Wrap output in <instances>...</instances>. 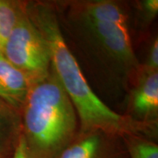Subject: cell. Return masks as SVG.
Returning <instances> with one entry per match:
<instances>
[{
    "mask_svg": "<svg viewBox=\"0 0 158 158\" xmlns=\"http://www.w3.org/2000/svg\"><path fill=\"white\" fill-rule=\"evenodd\" d=\"M25 9L47 41L51 68L78 114L80 133L98 130L123 138L128 135L143 137L155 132V124L116 113L94 94L65 43L56 13L50 6L25 4Z\"/></svg>",
    "mask_w": 158,
    "mask_h": 158,
    "instance_id": "1",
    "label": "cell"
},
{
    "mask_svg": "<svg viewBox=\"0 0 158 158\" xmlns=\"http://www.w3.org/2000/svg\"><path fill=\"white\" fill-rule=\"evenodd\" d=\"M21 114L27 158H57L78 135L76 109L52 68L31 85Z\"/></svg>",
    "mask_w": 158,
    "mask_h": 158,
    "instance_id": "2",
    "label": "cell"
},
{
    "mask_svg": "<svg viewBox=\"0 0 158 158\" xmlns=\"http://www.w3.org/2000/svg\"><path fill=\"white\" fill-rule=\"evenodd\" d=\"M12 64L23 73L31 84L50 74L51 60L47 41L31 21L23 4L17 23L2 51Z\"/></svg>",
    "mask_w": 158,
    "mask_h": 158,
    "instance_id": "3",
    "label": "cell"
},
{
    "mask_svg": "<svg viewBox=\"0 0 158 158\" xmlns=\"http://www.w3.org/2000/svg\"><path fill=\"white\" fill-rule=\"evenodd\" d=\"M83 23L102 50L126 66L137 64L128 27L110 22L82 19Z\"/></svg>",
    "mask_w": 158,
    "mask_h": 158,
    "instance_id": "4",
    "label": "cell"
},
{
    "mask_svg": "<svg viewBox=\"0 0 158 158\" xmlns=\"http://www.w3.org/2000/svg\"><path fill=\"white\" fill-rule=\"evenodd\" d=\"M118 138L98 130L79 133L57 158H122Z\"/></svg>",
    "mask_w": 158,
    "mask_h": 158,
    "instance_id": "5",
    "label": "cell"
},
{
    "mask_svg": "<svg viewBox=\"0 0 158 158\" xmlns=\"http://www.w3.org/2000/svg\"><path fill=\"white\" fill-rule=\"evenodd\" d=\"M131 106L138 121L155 124L158 111L157 71L143 70L132 94Z\"/></svg>",
    "mask_w": 158,
    "mask_h": 158,
    "instance_id": "6",
    "label": "cell"
},
{
    "mask_svg": "<svg viewBox=\"0 0 158 158\" xmlns=\"http://www.w3.org/2000/svg\"><path fill=\"white\" fill-rule=\"evenodd\" d=\"M31 82L0 52V98L21 112Z\"/></svg>",
    "mask_w": 158,
    "mask_h": 158,
    "instance_id": "7",
    "label": "cell"
},
{
    "mask_svg": "<svg viewBox=\"0 0 158 158\" xmlns=\"http://www.w3.org/2000/svg\"><path fill=\"white\" fill-rule=\"evenodd\" d=\"M21 135V114L0 98V158Z\"/></svg>",
    "mask_w": 158,
    "mask_h": 158,
    "instance_id": "8",
    "label": "cell"
},
{
    "mask_svg": "<svg viewBox=\"0 0 158 158\" xmlns=\"http://www.w3.org/2000/svg\"><path fill=\"white\" fill-rule=\"evenodd\" d=\"M80 11L81 19L128 27L127 14L118 4L114 2L97 1L85 3Z\"/></svg>",
    "mask_w": 158,
    "mask_h": 158,
    "instance_id": "9",
    "label": "cell"
},
{
    "mask_svg": "<svg viewBox=\"0 0 158 158\" xmlns=\"http://www.w3.org/2000/svg\"><path fill=\"white\" fill-rule=\"evenodd\" d=\"M23 3L0 0V51L15 28Z\"/></svg>",
    "mask_w": 158,
    "mask_h": 158,
    "instance_id": "10",
    "label": "cell"
},
{
    "mask_svg": "<svg viewBox=\"0 0 158 158\" xmlns=\"http://www.w3.org/2000/svg\"><path fill=\"white\" fill-rule=\"evenodd\" d=\"M130 158H158V146L141 136L128 135L123 138Z\"/></svg>",
    "mask_w": 158,
    "mask_h": 158,
    "instance_id": "11",
    "label": "cell"
},
{
    "mask_svg": "<svg viewBox=\"0 0 158 158\" xmlns=\"http://www.w3.org/2000/svg\"><path fill=\"white\" fill-rule=\"evenodd\" d=\"M158 68V42L157 39L154 41L149 50L144 70L157 71Z\"/></svg>",
    "mask_w": 158,
    "mask_h": 158,
    "instance_id": "12",
    "label": "cell"
},
{
    "mask_svg": "<svg viewBox=\"0 0 158 158\" xmlns=\"http://www.w3.org/2000/svg\"><path fill=\"white\" fill-rule=\"evenodd\" d=\"M143 12L149 19H152L157 15L158 11L157 0H146L142 3Z\"/></svg>",
    "mask_w": 158,
    "mask_h": 158,
    "instance_id": "13",
    "label": "cell"
},
{
    "mask_svg": "<svg viewBox=\"0 0 158 158\" xmlns=\"http://www.w3.org/2000/svg\"><path fill=\"white\" fill-rule=\"evenodd\" d=\"M12 158H27L26 155L25 151V146L23 143V140L21 135L20 136L19 141L18 142V144L15 147L14 152L13 154V157Z\"/></svg>",
    "mask_w": 158,
    "mask_h": 158,
    "instance_id": "14",
    "label": "cell"
},
{
    "mask_svg": "<svg viewBox=\"0 0 158 158\" xmlns=\"http://www.w3.org/2000/svg\"><path fill=\"white\" fill-rule=\"evenodd\" d=\"M0 52H1V51H0Z\"/></svg>",
    "mask_w": 158,
    "mask_h": 158,
    "instance_id": "15",
    "label": "cell"
}]
</instances>
